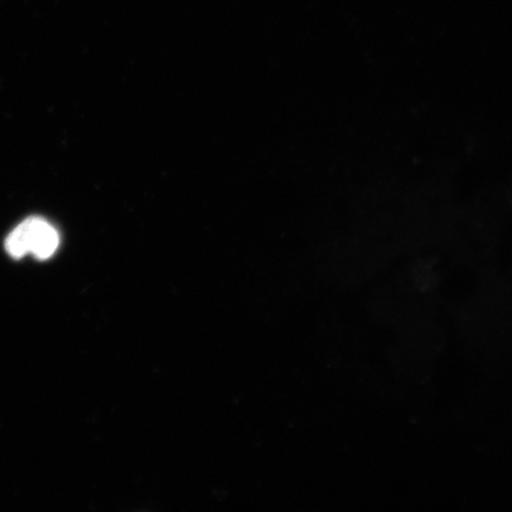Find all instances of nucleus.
<instances>
[{
  "label": "nucleus",
  "instance_id": "f257e3e1",
  "mask_svg": "<svg viewBox=\"0 0 512 512\" xmlns=\"http://www.w3.org/2000/svg\"><path fill=\"white\" fill-rule=\"evenodd\" d=\"M60 245V235L53 224L42 217H29L5 240L6 252L14 259L32 254L38 260L51 258Z\"/></svg>",
  "mask_w": 512,
  "mask_h": 512
}]
</instances>
